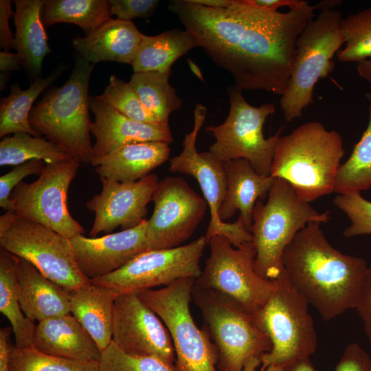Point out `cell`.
Instances as JSON below:
<instances>
[{"instance_id": "34", "label": "cell", "mask_w": 371, "mask_h": 371, "mask_svg": "<svg viewBox=\"0 0 371 371\" xmlns=\"http://www.w3.org/2000/svg\"><path fill=\"white\" fill-rule=\"evenodd\" d=\"M368 126L348 160L338 167L334 190L337 194L360 192L371 188V104Z\"/></svg>"}, {"instance_id": "18", "label": "cell", "mask_w": 371, "mask_h": 371, "mask_svg": "<svg viewBox=\"0 0 371 371\" xmlns=\"http://www.w3.org/2000/svg\"><path fill=\"white\" fill-rule=\"evenodd\" d=\"M102 190L89 199L86 206L94 213L89 232L91 238L101 232L110 233L120 226L122 230L139 225L147 214L159 182L158 176L150 173L135 182H119L100 177Z\"/></svg>"}, {"instance_id": "47", "label": "cell", "mask_w": 371, "mask_h": 371, "mask_svg": "<svg viewBox=\"0 0 371 371\" xmlns=\"http://www.w3.org/2000/svg\"><path fill=\"white\" fill-rule=\"evenodd\" d=\"M21 65V57L19 54L10 52H0V70L3 74H10V72L17 70Z\"/></svg>"}, {"instance_id": "14", "label": "cell", "mask_w": 371, "mask_h": 371, "mask_svg": "<svg viewBox=\"0 0 371 371\" xmlns=\"http://www.w3.org/2000/svg\"><path fill=\"white\" fill-rule=\"evenodd\" d=\"M207 243L202 236L186 245L146 251L118 270L89 281L119 295L167 286L183 278L196 279L202 272L200 260Z\"/></svg>"}, {"instance_id": "21", "label": "cell", "mask_w": 371, "mask_h": 371, "mask_svg": "<svg viewBox=\"0 0 371 371\" xmlns=\"http://www.w3.org/2000/svg\"><path fill=\"white\" fill-rule=\"evenodd\" d=\"M15 256L18 297L25 316L38 322L70 314L69 290L47 278L26 260Z\"/></svg>"}, {"instance_id": "23", "label": "cell", "mask_w": 371, "mask_h": 371, "mask_svg": "<svg viewBox=\"0 0 371 371\" xmlns=\"http://www.w3.org/2000/svg\"><path fill=\"white\" fill-rule=\"evenodd\" d=\"M142 35L131 21L111 18L85 37L77 36L71 43L89 63L115 61L131 64Z\"/></svg>"}, {"instance_id": "16", "label": "cell", "mask_w": 371, "mask_h": 371, "mask_svg": "<svg viewBox=\"0 0 371 371\" xmlns=\"http://www.w3.org/2000/svg\"><path fill=\"white\" fill-rule=\"evenodd\" d=\"M151 201L154 211L147 221L148 250L180 246L203 220L207 203L180 177L159 181Z\"/></svg>"}, {"instance_id": "35", "label": "cell", "mask_w": 371, "mask_h": 371, "mask_svg": "<svg viewBox=\"0 0 371 371\" xmlns=\"http://www.w3.org/2000/svg\"><path fill=\"white\" fill-rule=\"evenodd\" d=\"M340 31L345 47L337 52L339 61L359 63L371 58V8L341 19Z\"/></svg>"}, {"instance_id": "6", "label": "cell", "mask_w": 371, "mask_h": 371, "mask_svg": "<svg viewBox=\"0 0 371 371\" xmlns=\"http://www.w3.org/2000/svg\"><path fill=\"white\" fill-rule=\"evenodd\" d=\"M192 298L216 348L218 371H243L249 359L271 350V342L254 315L235 300L194 284Z\"/></svg>"}, {"instance_id": "46", "label": "cell", "mask_w": 371, "mask_h": 371, "mask_svg": "<svg viewBox=\"0 0 371 371\" xmlns=\"http://www.w3.org/2000/svg\"><path fill=\"white\" fill-rule=\"evenodd\" d=\"M12 327H5L0 330V371H10V335Z\"/></svg>"}, {"instance_id": "39", "label": "cell", "mask_w": 371, "mask_h": 371, "mask_svg": "<svg viewBox=\"0 0 371 371\" xmlns=\"http://www.w3.org/2000/svg\"><path fill=\"white\" fill-rule=\"evenodd\" d=\"M333 203L351 222L343 232L344 236L371 234V201L364 199L360 192H355L339 194Z\"/></svg>"}, {"instance_id": "22", "label": "cell", "mask_w": 371, "mask_h": 371, "mask_svg": "<svg viewBox=\"0 0 371 371\" xmlns=\"http://www.w3.org/2000/svg\"><path fill=\"white\" fill-rule=\"evenodd\" d=\"M32 346L50 355L82 362L99 361L102 352L71 314L38 322Z\"/></svg>"}, {"instance_id": "5", "label": "cell", "mask_w": 371, "mask_h": 371, "mask_svg": "<svg viewBox=\"0 0 371 371\" xmlns=\"http://www.w3.org/2000/svg\"><path fill=\"white\" fill-rule=\"evenodd\" d=\"M252 218L249 232L256 251L254 270L273 281L283 272L284 251L297 232L312 221L328 223L330 216L328 211L313 209L286 180L274 178L267 202L256 203Z\"/></svg>"}, {"instance_id": "32", "label": "cell", "mask_w": 371, "mask_h": 371, "mask_svg": "<svg viewBox=\"0 0 371 371\" xmlns=\"http://www.w3.org/2000/svg\"><path fill=\"white\" fill-rule=\"evenodd\" d=\"M170 73H134L128 82L144 107L163 125H169L170 114L179 109L182 104L181 99L169 82Z\"/></svg>"}, {"instance_id": "50", "label": "cell", "mask_w": 371, "mask_h": 371, "mask_svg": "<svg viewBox=\"0 0 371 371\" xmlns=\"http://www.w3.org/2000/svg\"><path fill=\"white\" fill-rule=\"evenodd\" d=\"M357 71L361 78L371 83V58L358 63Z\"/></svg>"}, {"instance_id": "13", "label": "cell", "mask_w": 371, "mask_h": 371, "mask_svg": "<svg viewBox=\"0 0 371 371\" xmlns=\"http://www.w3.org/2000/svg\"><path fill=\"white\" fill-rule=\"evenodd\" d=\"M80 164L74 158L45 164L35 181H22L14 188L10 197V211L68 239L83 235V227L72 217L67 206L69 188Z\"/></svg>"}, {"instance_id": "30", "label": "cell", "mask_w": 371, "mask_h": 371, "mask_svg": "<svg viewBox=\"0 0 371 371\" xmlns=\"http://www.w3.org/2000/svg\"><path fill=\"white\" fill-rule=\"evenodd\" d=\"M0 311L11 324L14 346L21 348L32 346L36 324L25 316L19 304L16 281V256L1 248Z\"/></svg>"}, {"instance_id": "33", "label": "cell", "mask_w": 371, "mask_h": 371, "mask_svg": "<svg viewBox=\"0 0 371 371\" xmlns=\"http://www.w3.org/2000/svg\"><path fill=\"white\" fill-rule=\"evenodd\" d=\"M72 157L64 149L45 137L17 133L0 142V166H17L31 160L55 164Z\"/></svg>"}, {"instance_id": "11", "label": "cell", "mask_w": 371, "mask_h": 371, "mask_svg": "<svg viewBox=\"0 0 371 371\" xmlns=\"http://www.w3.org/2000/svg\"><path fill=\"white\" fill-rule=\"evenodd\" d=\"M229 112L225 121L218 126H209L205 131L215 138L209 151L223 162L245 159L256 171L270 175L275 150L281 137L282 128L265 138L263 125L267 117L276 112L273 104L265 103L256 107L244 98L242 91L229 86L227 89Z\"/></svg>"}, {"instance_id": "36", "label": "cell", "mask_w": 371, "mask_h": 371, "mask_svg": "<svg viewBox=\"0 0 371 371\" xmlns=\"http://www.w3.org/2000/svg\"><path fill=\"white\" fill-rule=\"evenodd\" d=\"M99 361L82 362L42 352L33 346L11 345L10 371H99Z\"/></svg>"}, {"instance_id": "28", "label": "cell", "mask_w": 371, "mask_h": 371, "mask_svg": "<svg viewBox=\"0 0 371 371\" xmlns=\"http://www.w3.org/2000/svg\"><path fill=\"white\" fill-rule=\"evenodd\" d=\"M196 47H199L196 40L186 30L175 28L155 36L143 34L130 65L134 73L171 72L172 64Z\"/></svg>"}, {"instance_id": "3", "label": "cell", "mask_w": 371, "mask_h": 371, "mask_svg": "<svg viewBox=\"0 0 371 371\" xmlns=\"http://www.w3.org/2000/svg\"><path fill=\"white\" fill-rule=\"evenodd\" d=\"M341 135L319 122H309L281 136L270 176L286 180L309 203L332 193L340 160L344 155Z\"/></svg>"}, {"instance_id": "41", "label": "cell", "mask_w": 371, "mask_h": 371, "mask_svg": "<svg viewBox=\"0 0 371 371\" xmlns=\"http://www.w3.org/2000/svg\"><path fill=\"white\" fill-rule=\"evenodd\" d=\"M111 14L118 19L131 21L133 18L148 19L159 3L157 0H109Z\"/></svg>"}, {"instance_id": "17", "label": "cell", "mask_w": 371, "mask_h": 371, "mask_svg": "<svg viewBox=\"0 0 371 371\" xmlns=\"http://www.w3.org/2000/svg\"><path fill=\"white\" fill-rule=\"evenodd\" d=\"M112 340L128 354L155 357L175 364V354L168 328L137 293H123L116 297Z\"/></svg>"}, {"instance_id": "42", "label": "cell", "mask_w": 371, "mask_h": 371, "mask_svg": "<svg viewBox=\"0 0 371 371\" xmlns=\"http://www.w3.org/2000/svg\"><path fill=\"white\" fill-rule=\"evenodd\" d=\"M335 371H371V358L359 344H349L345 348Z\"/></svg>"}, {"instance_id": "10", "label": "cell", "mask_w": 371, "mask_h": 371, "mask_svg": "<svg viewBox=\"0 0 371 371\" xmlns=\"http://www.w3.org/2000/svg\"><path fill=\"white\" fill-rule=\"evenodd\" d=\"M0 247L69 291L90 283L78 266L69 239L12 211L0 216Z\"/></svg>"}, {"instance_id": "40", "label": "cell", "mask_w": 371, "mask_h": 371, "mask_svg": "<svg viewBox=\"0 0 371 371\" xmlns=\"http://www.w3.org/2000/svg\"><path fill=\"white\" fill-rule=\"evenodd\" d=\"M43 160H31L15 167L0 177V207L6 211H10L12 204L10 194L14 188L22 182L23 179L28 175H39L45 167Z\"/></svg>"}, {"instance_id": "37", "label": "cell", "mask_w": 371, "mask_h": 371, "mask_svg": "<svg viewBox=\"0 0 371 371\" xmlns=\"http://www.w3.org/2000/svg\"><path fill=\"white\" fill-rule=\"evenodd\" d=\"M95 97L132 120L160 124L144 107L131 84L115 75L111 76L104 92Z\"/></svg>"}, {"instance_id": "51", "label": "cell", "mask_w": 371, "mask_h": 371, "mask_svg": "<svg viewBox=\"0 0 371 371\" xmlns=\"http://www.w3.org/2000/svg\"><path fill=\"white\" fill-rule=\"evenodd\" d=\"M192 3L210 8H227L232 0H190Z\"/></svg>"}, {"instance_id": "1", "label": "cell", "mask_w": 371, "mask_h": 371, "mask_svg": "<svg viewBox=\"0 0 371 371\" xmlns=\"http://www.w3.org/2000/svg\"><path fill=\"white\" fill-rule=\"evenodd\" d=\"M168 8L210 58L231 74L238 89L280 96L289 83L297 39L315 17V6L308 3L286 12L241 0H232L227 8L174 0Z\"/></svg>"}, {"instance_id": "45", "label": "cell", "mask_w": 371, "mask_h": 371, "mask_svg": "<svg viewBox=\"0 0 371 371\" xmlns=\"http://www.w3.org/2000/svg\"><path fill=\"white\" fill-rule=\"evenodd\" d=\"M245 5L269 11H278L281 7H289V9L306 5L308 1L304 0H241Z\"/></svg>"}, {"instance_id": "27", "label": "cell", "mask_w": 371, "mask_h": 371, "mask_svg": "<svg viewBox=\"0 0 371 371\" xmlns=\"http://www.w3.org/2000/svg\"><path fill=\"white\" fill-rule=\"evenodd\" d=\"M45 0H15L13 14L16 33L14 49L21 57V65L35 77L42 73L45 56L52 53L41 11Z\"/></svg>"}, {"instance_id": "25", "label": "cell", "mask_w": 371, "mask_h": 371, "mask_svg": "<svg viewBox=\"0 0 371 371\" xmlns=\"http://www.w3.org/2000/svg\"><path fill=\"white\" fill-rule=\"evenodd\" d=\"M169 144L147 142L127 144L91 161L100 177L119 182L137 181L170 157Z\"/></svg>"}, {"instance_id": "43", "label": "cell", "mask_w": 371, "mask_h": 371, "mask_svg": "<svg viewBox=\"0 0 371 371\" xmlns=\"http://www.w3.org/2000/svg\"><path fill=\"white\" fill-rule=\"evenodd\" d=\"M371 347V267H368L356 307Z\"/></svg>"}, {"instance_id": "48", "label": "cell", "mask_w": 371, "mask_h": 371, "mask_svg": "<svg viewBox=\"0 0 371 371\" xmlns=\"http://www.w3.org/2000/svg\"><path fill=\"white\" fill-rule=\"evenodd\" d=\"M282 371H317L309 358L295 360L284 366Z\"/></svg>"}, {"instance_id": "52", "label": "cell", "mask_w": 371, "mask_h": 371, "mask_svg": "<svg viewBox=\"0 0 371 371\" xmlns=\"http://www.w3.org/2000/svg\"><path fill=\"white\" fill-rule=\"evenodd\" d=\"M341 3V1H323L318 3L317 5H314L315 10L319 9L326 10V9H335L337 6L340 5Z\"/></svg>"}, {"instance_id": "38", "label": "cell", "mask_w": 371, "mask_h": 371, "mask_svg": "<svg viewBox=\"0 0 371 371\" xmlns=\"http://www.w3.org/2000/svg\"><path fill=\"white\" fill-rule=\"evenodd\" d=\"M98 365L99 371H175V364L155 357L128 354L113 340L102 352Z\"/></svg>"}, {"instance_id": "19", "label": "cell", "mask_w": 371, "mask_h": 371, "mask_svg": "<svg viewBox=\"0 0 371 371\" xmlns=\"http://www.w3.org/2000/svg\"><path fill=\"white\" fill-rule=\"evenodd\" d=\"M148 219L139 225L98 238L78 234L71 238L76 261L89 280L110 274L148 251Z\"/></svg>"}, {"instance_id": "7", "label": "cell", "mask_w": 371, "mask_h": 371, "mask_svg": "<svg viewBox=\"0 0 371 371\" xmlns=\"http://www.w3.org/2000/svg\"><path fill=\"white\" fill-rule=\"evenodd\" d=\"M275 289L254 318L271 342V349L260 358L264 370L270 366H285L309 358L317 339L308 303L295 289L284 270L276 280Z\"/></svg>"}, {"instance_id": "44", "label": "cell", "mask_w": 371, "mask_h": 371, "mask_svg": "<svg viewBox=\"0 0 371 371\" xmlns=\"http://www.w3.org/2000/svg\"><path fill=\"white\" fill-rule=\"evenodd\" d=\"M14 12L10 0L0 1V46L5 52L14 48V37L9 26V19Z\"/></svg>"}, {"instance_id": "26", "label": "cell", "mask_w": 371, "mask_h": 371, "mask_svg": "<svg viewBox=\"0 0 371 371\" xmlns=\"http://www.w3.org/2000/svg\"><path fill=\"white\" fill-rule=\"evenodd\" d=\"M69 295L72 315L102 352L112 341L113 311L118 295L110 289L91 282L69 291Z\"/></svg>"}, {"instance_id": "20", "label": "cell", "mask_w": 371, "mask_h": 371, "mask_svg": "<svg viewBox=\"0 0 371 371\" xmlns=\"http://www.w3.org/2000/svg\"><path fill=\"white\" fill-rule=\"evenodd\" d=\"M89 110L94 115V120L90 124V132L95 139L92 149V160L127 144L147 142L170 144L173 141L169 125L132 120L96 97H89Z\"/></svg>"}, {"instance_id": "2", "label": "cell", "mask_w": 371, "mask_h": 371, "mask_svg": "<svg viewBox=\"0 0 371 371\" xmlns=\"http://www.w3.org/2000/svg\"><path fill=\"white\" fill-rule=\"evenodd\" d=\"M320 225L312 221L297 232L282 262L295 289L328 321L356 308L368 267L364 259L335 249Z\"/></svg>"}, {"instance_id": "9", "label": "cell", "mask_w": 371, "mask_h": 371, "mask_svg": "<svg viewBox=\"0 0 371 371\" xmlns=\"http://www.w3.org/2000/svg\"><path fill=\"white\" fill-rule=\"evenodd\" d=\"M194 280L183 278L137 294L168 328L175 354V371H217L216 348L205 328H198L190 310Z\"/></svg>"}, {"instance_id": "4", "label": "cell", "mask_w": 371, "mask_h": 371, "mask_svg": "<svg viewBox=\"0 0 371 371\" xmlns=\"http://www.w3.org/2000/svg\"><path fill=\"white\" fill-rule=\"evenodd\" d=\"M93 67L78 56L67 80L45 94L29 116L40 135L87 164L92 160L88 88Z\"/></svg>"}, {"instance_id": "53", "label": "cell", "mask_w": 371, "mask_h": 371, "mask_svg": "<svg viewBox=\"0 0 371 371\" xmlns=\"http://www.w3.org/2000/svg\"><path fill=\"white\" fill-rule=\"evenodd\" d=\"M365 97L370 102L371 104V92H368L365 93Z\"/></svg>"}, {"instance_id": "31", "label": "cell", "mask_w": 371, "mask_h": 371, "mask_svg": "<svg viewBox=\"0 0 371 371\" xmlns=\"http://www.w3.org/2000/svg\"><path fill=\"white\" fill-rule=\"evenodd\" d=\"M107 0H45L41 18L45 27L57 23H70L89 34L111 19Z\"/></svg>"}, {"instance_id": "24", "label": "cell", "mask_w": 371, "mask_h": 371, "mask_svg": "<svg viewBox=\"0 0 371 371\" xmlns=\"http://www.w3.org/2000/svg\"><path fill=\"white\" fill-rule=\"evenodd\" d=\"M227 178V192L219 210V217L224 221L239 211L246 229L249 232L253 210L258 200L263 201L273 186L274 178L258 174L245 159L224 162Z\"/></svg>"}, {"instance_id": "29", "label": "cell", "mask_w": 371, "mask_h": 371, "mask_svg": "<svg viewBox=\"0 0 371 371\" xmlns=\"http://www.w3.org/2000/svg\"><path fill=\"white\" fill-rule=\"evenodd\" d=\"M64 69V67H59L49 76L37 78L25 90L21 89L17 85H11L10 94L2 98L0 102L1 138L17 133L41 136L30 124L29 116L32 104L40 93L55 81Z\"/></svg>"}, {"instance_id": "12", "label": "cell", "mask_w": 371, "mask_h": 371, "mask_svg": "<svg viewBox=\"0 0 371 371\" xmlns=\"http://www.w3.org/2000/svg\"><path fill=\"white\" fill-rule=\"evenodd\" d=\"M207 243L210 254L194 284L235 300L251 314L259 311L272 295L275 283L256 273L252 241L234 247L225 237L216 235Z\"/></svg>"}, {"instance_id": "8", "label": "cell", "mask_w": 371, "mask_h": 371, "mask_svg": "<svg viewBox=\"0 0 371 371\" xmlns=\"http://www.w3.org/2000/svg\"><path fill=\"white\" fill-rule=\"evenodd\" d=\"M341 19L336 8L322 10L300 34L289 83L280 99L286 122L302 115L313 101L316 83L334 69L332 59L344 43L339 27Z\"/></svg>"}, {"instance_id": "15", "label": "cell", "mask_w": 371, "mask_h": 371, "mask_svg": "<svg viewBox=\"0 0 371 371\" xmlns=\"http://www.w3.org/2000/svg\"><path fill=\"white\" fill-rule=\"evenodd\" d=\"M207 113V109L198 104L194 109L192 131L186 134L181 153L170 159L169 170L192 176L198 181L210 211V221L205 233L208 243L214 236L225 237L234 247L252 241V235L238 216L234 223H225L219 217V210L227 192V178L224 162L210 151L199 153L196 142Z\"/></svg>"}, {"instance_id": "49", "label": "cell", "mask_w": 371, "mask_h": 371, "mask_svg": "<svg viewBox=\"0 0 371 371\" xmlns=\"http://www.w3.org/2000/svg\"><path fill=\"white\" fill-rule=\"evenodd\" d=\"M261 364L260 358L253 357L248 360L244 366L243 371H261L258 370ZM284 366H270L262 371H282Z\"/></svg>"}]
</instances>
